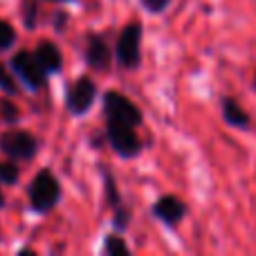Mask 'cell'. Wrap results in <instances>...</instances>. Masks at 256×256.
<instances>
[{
    "label": "cell",
    "instance_id": "cell-1",
    "mask_svg": "<svg viewBox=\"0 0 256 256\" xmlns=\"http://www.w3.org/2000/svg\"><path fill=\"white\" fill-rule=\"evenodd\" d=\"M61 182L50 168H40L34 176V180L27 186V198H30V209L38 216L50 214L58 202H61Z\"/></svg>",
    "mask_w": 256,
    "mask_h": 256
},
{
    "label": "cell",
    "instance_id": "cell-19",
    "mask_svg": "<svg viewBox=\"0 0 256 256\" xmlns=\"http://www.w3.org/2000/svg\"><path fill=\"white\" fill-rule=\"evenodd\" d=\"M36 14H38V4L25 0V7H22V18H25V27L27 30H34L36 27Z\"/></svg>",
    "mask_w": 256,
    "mask_h": 256
},
{
    "label": "cell",
    "instance_id": "cell-15",
    "mask_svg": "<svg viewBox=\"0 0 256 256\" xmlns=\"http://www.w3.org/2000/svg\"><path fill=\"white\" fill-rule=\"evenodd\" d=\"M14 45H16V30L9 20L0 18V52H9Z\"/></svg>",
    "mask_w": 256,
    "mask_h": 256
},
{
    "label": "cell",
    "instance_id": "cell-3",
    "mask_svg": "<svg viewBox=\"0 0 256 256\" xmlns=\"http://www.w3.org/2000/svg\"><path fill=\"white\" fill-rule=\"evenodd\" d=\"M102 108H104V120H106V124H124V126H132V128H140L144 124V112H142V108L137 106L130 97L120 92V90H106Z\"/></svg>",
    "mask_w": 256,
    "mask_h": 256
},
{
    "label": "cell",
    "instance_id": "cell-16",
    "mask_svg": "<svg viewBox=\"0 0 256 256\" xmlns=\"http://www.w3.org/2000/svg\"><path fill=\"white\" fill-rule=\"evenodd\" d=\"M0 92L9 94V97H16V94H18L16 76H14V72H9L2 63H0Z\"/></svg>",
    "mask_w": 256,
    "mask_h": 256
},
{
    "label": "cell",
    "instance_id": "cell-18",
    "mask_svg": "<svg viewBox=\"0 0 256 256\" xmlns=\"http://www.w3.org/2000/svg\"><path fill=\"white\" fill-rule=\"evenodd\" d=\"M171 2L173 0H140L142 9H144L146 14H150V16H162L164 12H168Z\"/></svg>",
    "mask_w": 256,
    "mask_h": 256
},
{
    "label": "cell",
    "instance_id": "cell-4",
    "mask_svg": "<svg viewBox=\"0 0 256 256\" xmlns=\"http://www.w3.org/2000/svg\"><path fill=\"white\" fill-rule=\"evenodd\" d=\"M102 180H104V194H106V202L108 207L112 209V230L124 234V232L130 227V220H132V212L130 207L124 202L122 198V191L117 186V178L110 168L102 166Z\"/></svg>",
    "mask_w": 256,
    "mask_h": 256
},
{
    "label": "cell",
    "instance_id": "cell-21",
    "mask_svg": "<svg viewBox=\"0 0 256 256\" xmlns=\"http://www.w3.org/2000/svg\"><path fill=\"white\" fill-rule=\"evenodd\" d=\"M4 202H7V198H4V194H2V186H0V209H4Z\"/></svg>",
    "mask_w": 256,
    "mask_h": 256
},
{
    "label": "cell",
    "instance_id": "cell-11",
    "mask_svg": "<svg viewBox=\"0 0 256 256\" xmlns=\"http://www.w3.org/2000/svg\"><path fill=\"white\" fill-rule=\"evenodd\" d=\"M220 117L230 128L236 130H250L252 128V117L250 112L236 102L234 97H220Z\"/></svg>",
    "mask_w": 256,
    "mask_h": 256
},
{
    "label": "cell",
    "instance_id": "cell-22",
    "mask_svg": "<svg viewBox=\"0 0 256 256\" xmlns=\"http://www.w3.org/2000/svg\"><path fill=\"white\" fill-rule=\"evenodd\" d=\"M50 2H74V0H50Z\"/></svg>",
    "mask_w": 256,
    "mask_h": 256
},
{
    "label": "cell",
    "instance_id": "cell-13",
    "mask_svg": "<svg viewBox=\"0 0 256 256\" xmlns=\"http://www.w3.org/2000/svg\"><path fill=\"white\" fill-rule=\"evenodd\" d=\"M102 254H106V256H130L132 250L128 248V243L124 240V236H122L120 232H110V234H106V238H104Z\"/></svg>",
    "mask_w": 256,
    "mask_h": 256
},
{
    "label": "cell",
    "instance_id": "cell-10",
    "mask_svg": "<svg viewBox=\"0 0 256 256\" xmlns=\"http://www.w3.org/2000/svg\"><path fill=\"white\" fill-rule=\"evenodd\" d=\"M84 58H86V63H88V68H92V70L108 72V70H110V66H112L115 54H112V50H110V45H108L106 36L97 34V32H90V34L86 36Z\"/></svg>",
    "mask_w": 256,
    "mask_h": 256
},
{
    "label": "cell",
    "instance_id": "cell-14",
    "mask_svg": "<svg viewBox=\"0 0 256 256\" xmlns=\"http://www.w3.org/2000/svg\"><path fill=\"white\" fill-rule=\"evenodd\" d=\"M0 117H2V122L9 126H14L18 120H20V110H18L16 102H14L9 94L0 97Z\"/></svg>",
    "mask_w": 256,
    "mask_h": 256
},
{
    "label": "cell",
    "instance_id": "cell-6",
    "mask_svg": "<svg viewBox=\"0 0 256 256\" xmlns=\"http://www.w3.org/2000/svg\"><path fill=\"white\" fill-rule=\"evenodd\" d=\"M106 140L110 144L112 153L120 155L122 160H135L142 155L144 142H142L137 128L124 124H106Z\"/></svg>",
    "mask_w": 256,
    "mask_h": 256
},
{
    "label": "cell",
    "instance_id": "cell-17",
    "mask_svg": "<svg viewBox=\"0 0 256 256\" xmlns=\"http://www.w3.org/2000/svg\"><path fill=\"white\" fill-rule=\"evenodd\" d=\"M20 178V168L16 166V162H0V184H16Z\"/></svg>",
    "mask_w": 256,
    "mask_h": 256
},
{
    "label": "cell",
    "instance_id": "cell-12",
    "mask_svg": "<svg viewBox=\"0 0 256 256\" xmlns=\"http://www.w3.org/2000/svg\"><path fill=\"white\" fill-rule=\"evenodd\" d=\"M34 56L48 76L58 74V72L63 70V54H61V50H58V45L52 43V40H40L34 50Z\"/></svg>",
    "mask_w": 256,
    "mask_h": 256
},
{
    "label": "cell",
    "instance_id": "cell-20",
    "mask_svg": "<svg viewBox=\"0 0 256 256\" xmlns=\"http://www.w3.org/2000/svg\"><path fill=\"white\" fill-rule=\"evenodd\" d=\"M63 20H66V14H56V30L58 32H63Z\"/></svg>",
    "mask_w": 256,
    "mask_h": 256
},
{
    "label": "cell",
    "instance_id": "cell-5",
    "mask_svg": "<svg viewBox=\"0 0 256 256\" xmlns=\"http://www.w3.org/2000/svg\"><path fill=\"white\" fill-rule=\"evenodd\" d=\"M0 150L14 162H30L38 153V140L30 130L12 128L0 135Z\"/></svg>",
    "mask_w": 256,
    "mask_h": 256
},
{
    "label": "cell",
    "instance_id": "cell-8",
    "mask_svg": "<svg viewBox=\"0 0 256 256\" xmlns=\"http://www.w3.org/2000/svg\"><path fill=\"white\" fill-rule=\"evenodd\" d=\"M99 88L92 76L81 74L66 92V110L74 117H84L97 102Z\"/></svg>",
    "mask_w": 256,
    "mask_h": 256
},
{
    "label": "cell",
    "instance_id": "cell-7",
    "mask_svg": "<svg viewBox=\"0 0 256 256\" xmlns=\"http://www.w3.org/2000/svg\"><path fill=\"white\" fill-rule=\"evenodd\" d=\"M9 66H12L14 76H18V79L25 84V88L32 90V92H36V90L48 86V74H45V70L38 66L34 52H30V50L16 52L12 56V61H9Z\"/></svg>",
    "mask_w": 256,
    "mask_h": 256
},
{
    "label": "cell",
    "instance_id": "cell-9",
    "mask_svg": "<svg viewBox=\"0 0 256 256\" xmlns=\"http://www.w3.org/2000/svg\"><path fill=\"white\" fill-rule=\"evenodd\" d=\"M186 214H189L186 202L173 194L160 196V198L153 202V207H150V216H153L155 220H160L162 225H166L168 230H176V227L184 220Z\"/></svg>",
    "mask_w": 256,
    "mask_h": 256
},
{
    "label": "cell",
    "instance_id": "cell-2",
    "mask_svg": "<svg viewBox=\"0 0 256 256\" xmlns=\"http://www.w3.org/2000/svg\"><path fill=\"white\" fill-rule=\"evenodd\" d=\"M142 38H144V25L137 18L128 20L117 34L112 54L122 70H137L142 66Z\"/></svg>",
    "mask_w": 256,
    "mask_h": 256
}]
</instances>
